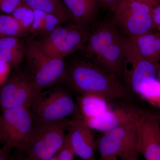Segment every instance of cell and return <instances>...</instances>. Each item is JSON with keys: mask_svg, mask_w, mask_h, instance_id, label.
<instances>
[{"mask_svg": "<svg viewBox=\"0 0 160 160\" xmlns=\"http://www.w3.org/2000/svg\"><path fill=\"white\" fill-rule=\"evenodd\" d=\"M24 3L23 0H0V11L5 14H11Z\"/></svg>", "mask_w": 160, "mask_h": 160, "instance_id": "4316f807", "label": "cell"}, {"mask_svg": "<svg viewBox=\"0 0 160 160\" xmlns=\"http://www.w3.org/2000/svg\"><path fill=\"white\" fill-rule=\"evenodd\" d=\"M1 143H0V145H1ZM1 148V146H0V148Z\"/></svg>", "mask_w": 160, "mask_h": 160, "instance_id": "60d3db41", "label": "cell"}, {"mask_svg": "<svg viewBox=\"0 0 160 160\" xmlns=\"http://www.w3.org/2000/svg\"><path fill=\"white\" fill-rule=\"evenodd\" d=\"M159 5H160V0H159Z\"/></svg>", "mask_w": 160, "mask_h": 160, "instance_id": "ab89813d", "label": "cell"}, {"mask_svg": "<svg viewBox=\"0 0 160 160\" xmlns=\"http://www.w3.org/2000/svg\"><path fill=\"white\" fill-rule=\"evenodd\" d=\"M152 8L133 0H120L112 10V22L129 37L135 38L152 31Z\"/></svg>", "mask_w": 160, "mask_h": 160, "instance_id": "52a82bcc", "label": "cell"}, {"mask_svg": "<svg viewBox=\"0 0 160 160\" xmlns=\"http://www.w3.org/2000/svg\"><path fill=\"white\" fill-rule=\"evenodd\" d=\"M77 100L80 111L85 119L96 117L111 108L109 102L94 95H79Z\"/></svg>", "mask_w": 160, "mask_h": 160, "instance_id": "d6986e66", "label": "cell"}, {"mask_svg": "<svg viewBox=\"0 0 160 160\" xmlns=\"http://www.w3.org/2000/svg\"><path fill=\"white\" fill-rule=\"evenodd\" d=\"M38 94L29 75H15L0 89V108L2 111L15 107L30 108Z\"/></svg>", "mask_w": 160, "mask_h": 160, "instance_id": "9c48e42d", "label": "cell"}, {"mask_svg": "<svg viewBox=\"0 0 160 160\" xmlns=\"http://www.w3.org/2000/svg\"><path fill=\"white\" fill-rule=\"evenodd\" d=\"M72 24L60 26L49 33L42 36L39 40H35L40 48L49 55L52 52L66 37L71 29Z\"/></svg>", "mask_w": 160, "mask_h": 160, "instance_id": "44dd1931", "label": "cell"}, {"mask_svg": "<svg viewBox=\"0 0 160 160\" xmlns=\"http://www.w3.org/2000/svg\"><path fill=\"white\" fill-rule=\"evenodd\" d=\"M118 157L114 156L101 157V160H119Z\"/></svg>", "mask_w": 160, "mask_h": 160, "instance_id": "836d02e7", "label": "cell"}, {"mask_svg": "<svg viewBox=\"0 0 160 160\" xmlns=\"http://www.w3.org/2000/svg\"><path fill=\"white\" fill-rule=\"evenodd\" d=\"M33 122L30 108L3 110L0 115V143L9 149L26 151Z\"/></svg>", "mask_w": 160, "mask_h": 160, "instance_id": "277c9868", "label": "cell"}, {"mask_svg": "<svg viewBox=\"0 0 160 160\" xmlns=\"http://www.w3.org/2000/svg\"><path fill=\"white\" fill-rule=\"evenodd\" d=\"M120 38L113 22L103 23L89 34L86 41V55L94 62L109 46Z\"/></svg>", "mask_w": 160, "mask_h": 160, "instance_id": "7c38bea8", "label": "cell"}, {"mask_svg": "<svg viewBox=\"0 0 160 160\" xmlns=\"http://www.w3.org/2000/svg\"><path fill=\"white\" fill-rule=\"evenodd\" d=\"M66 78L79 95H94L109 102L126 100L131 96L119 78L95 62L82 61L74 63L67 69Z\"/></svg>", "mask_w": 160, "mask_h": 160, "instance_id": "6da1fadb", "label": "cell"}, {"mask_svg": "<svg viewBox=\"0 0 160 160\" xmlns=\"http://www.w3.org/2000/svg\"><path fill=\"white\" fill-rule=\"evenodd\" d=\"M79 108L71 95L61 89L41 92L30 107L34 121L54 122L67 118Z\"/></svg>", "mask_w": 160, "mask_h": 160, "instance_id": "5b68a950", "label": "cell"}, {"mask_svg": "<svg viewBox=\"0 0 160 160\" xmlns=\"http://www.w3.org/2000/svg\"><path fill=\"white\" fill-rule=\"evenodd\" d=\"M135 123L138 152L145 160H160V122L157 113L138 107Z\"/></svg>", "mask_w": 160, "mask_h": 160, "instance_id": "ba28073f", "label": "cell"}, {"mask_svg": "<svg viewBox=\"0 0 160 160\" xmlns=\"http://www.w3.org/2000/svg\"><path fill=\"white\" fill-rule=\"evenodd\" d=\"M157 28V29H158L159 31L160 32V25H159V26H158V27Z\"/></svg>", "mask_w": 160, "mask_h": 160, "instance_id": "f35d334b", "label": "cell"}, {"mask_svg": "<svg viewBox=\"0 0 160 160\" xmlns=\"http://www.w3.org/2000/svg\"><path fill=\"white\" fill-rule=\"evenodd\" d=\"M69 118L54 122L34 121L26 151L31 160H49L65 142Z\"/></svg>", "mask_w": 160, "mask_h": 160, "instance_id": "3957f363", "label": "cell"}, {"mask_svg": "<svg viewBox=\"0 0 160 160\" xmlns=\"http://www.w3.org/2000/svg\"><path fill=\"white\" fill-rule=\"evenodd\" d=\"M133 1L146 4L152 8H153V7L159 5V0H133Z\"/></svg>", "mask_w": 160, "mask_h": 160, "instance_id": "d6a6232c", "label": "cell"}, {"mask_svg": "<svg viewBox=\"0 0 160 160\" xmlns=\"http://www.w3.org/2000/svg\"><path fill=\"white\" fill-rule=\"evenodd\" d=\"M9 160H10V159H9ZM31 160L28 157L26 158H20L16 159L14 160Z\"/></svg>", "mask_w": 160, "mask_h": 160, "instance_id": "d590c367", "label": "cell"}, {"mask_svg": "<svg viewBox=\"0 0 160 160\" xmlns=\"http://www.w3.org/2000/svg\"><path fill=\"white\" fill-rule=\"evenodd\" d=\"M120 0H100L101 4L103 7L113 10L117 5Z\"/></svg>", "mask_w": 160, "mask_h": 160, "instance_id": "f546056e", "label": "cell"}, {"mask_svg": "<svg viewBox=\"0 0 160 160\" xmlns=\"http://www.w3.org/2000/svg\"><path fill=\"white\" fill-rule=\"evenodd\" d=\"M124 49L120 38L109 46L94 62L104 70L121 78L122 73Z\"/></svg>", "mask_w": 160, "mask_h": 160, "instance_id": "9a60e30c", "label": "cell"}, {"mask_svg": "<svg viewBox=\"0 0 160 160\" xmlns=\"http://www.w3.org/2000/svg\"><path fill=\"white\" fill-rule=\"evenodd\" d=\"M89 35L86 27L72 24L71 29L66 37L49 56L63 59L81 48L87 41Z\"/></svg>", "mask_w": 160, "mask_h": 160, "instance_id": "5bb4252c", "label": "cell"}, {"mask_svg": "<svg viewBox=\"0 0 160 160\" xmlns=\"http://www.w3.org/2000/svg\"><path fill=\"white\" fill-rule=\"evenodd\" d=\"M97 150L101 157L122 156L133 151L137 150V142L120 137L108 132L103 134L96 141Z\"/></svg>", "mask_w": 160, "mask_h": 160, "instance_id": "4fadbf2b", "label": "cell"}, {"mask_svg": "<svg viewBox=\"0 0 160 160\" xmlns=\"http://www.w3.org/2000/svg\"><path fill=\"white\" fill-rule=\"evenodd\" d=\"M75 24L86 27L94 13V0H62Z\"/></svg>", "mask_w": 160, "mask_h": 160, "instance_id": "ac0fdd59", "label": "cell"}, {"mask_svg": "<svg viewBox=\"0 0 160 160\" xmlns=\"http://www.w3.org/2000/svg\"><path fill=\"white\" fill-rule=\"evenodd\" d=\"M122 40L124 62L122 78L131 95L136 96L144 82L151 78H157L158 65L143 57L131 38Z\"/></svg>", "mask_w": 160, "mask_h": 160, "instance_id": "8992f818", "label": "cell"}, {"mask_svg": "<svg viewBox=\"0 0 160 160\" xmlns=\"http://www.w3.org/2000/svg\"><path fill=\"white\" fill-rule=\"evenodd\" d=\"M138 107L131 104L110 109L96 117L85 119L90 129L106 132L133 121Z\"/></svg>", "mask_w": 160, "mask_h": 160, "instance_id": "8fae6325", "label": "cell"}, {"mask_svg": "<svg viewBox=\"0 0 160 160\" xmlns=\"http://www.w3.org/2000/svg\"><path fill=\"white\" fill-rule=\"evenodd\" d=\"M11 15L29 32L34 19V11L25 3L18 7Z\"/></svg>", "mask_w": 160, "mask_h": 160, "instance_id": "603a6c76", "label": "cell"}, {"mask_svg": "<svg viewBox=\"0 0 160 160\" xmlns=\"http://www.w3.org/2000/svg\"><path fill=\"white\" fill-rule=\"evenodd\" d=\"M9 148L5 146L0 148V160H9Z\"/></svg>", "mask_w": 160, "mask_h": 160, "instance_id": "1f68e13d", "label": "cell"}, {"mask_svg": "<svg viewBox=\"0 0 160 160\" xmlns=\"http://www.w3.org/2000/svg\"><path fill=\"white\" fill-rule=\"evenodd\" d=\"M26 55V46L18 38H0V58L5 62L18 66Z\"/></svg>", "mask_w": 160, "mask_h": 160, "instance_id": "e0dca14e", "label": "cell"}, {"mask_svg": "<svg viewBox=\"0 0 160 160\" xmlns=\"http://www.w3.org/2000/svg\"><path fill=\"white\" fill-rule=\"evenodd\" d=\"M70 118L67 132L75 154L83 160H96V141L80 109Z\"/></svg>", "mask_w": 160, "mask_h": 160, "instance_id": "30bf717a", "label": "cell"}, {"mask_svg": "<svg viewBox=\"0 0 160 160\" xmlns=\"http://www.w3.org/2000/svg\"><path fill=\"white\" fill-rule=\"evenodd\" d=\"M49 160H58L57 157L56 155V154L54 156H53Z\"/></svg>", "mask_w": 160, "mask_h": 160, "instance_id": "8d00e7d4", "label": "cell"}, {"mask_svg": "<svg viewBox=\"0 0 160 160\" xmlns=\"http://www.w3.org/2000/svg\"><path fill=\"white\" fill-rule=\"evenodd\" d=\"M94 1H96V0H94Z\"/></svg>", "mask_w": 160, "mask_h": 160, "instance_id": "b9f144b4", "label": "cell"}, {"mask_svg": "<svg viewBox=\"0 0 160 160\" xmlns=\"http://www.w3.org/2000/svg\"><path fill=\"white\" fill-rule=\"evenodd\" d=\"M62 24H63L62 22L55 16L47 13L45 18L44 26L40 35L42 36L47 34L57 28L58 26H61Z\"/></svg>", "mask_w": 160, "mask_h": 160, "instance_id": "484cf974", "label": "cell"}, {"mask_svg": "<svg viewBox=\"0 0 160 160\" xmlns=\"http://www.w3.org/2000/svg\"><path fill=\"white\" fill-rule=\"evenodd\" d=\"M137 150H133L121 157V160H139Z\"/></svg>", "mask_w": 160, "mask_h": 160, "instance_id": "4dcf8cb0", "label": "cell"}, {"mask_svg": "<svg viewBox=\"0 0 160 160\" xmlns=\"http://www.w3.org/2000/svg\"><path fill=\"white\" fill-rule=\"evenodd\" d=\"M157 113V114L158 115V116L160 122V111L159 112H158V113Z\"/></svg>", "mask_w": 160, "mask_h": 160, "instance_id": "74e56055", "label": "cell"}, {"mask_svg": "<svg viewBox=\"0 0 160 160\" xmlns=\"http://www.w3.org/2000/svg\"><path fill=\"white\" fill-rule=\"evenodd\" d=\"M24 2L33 10H40L55 16L64 23L70 17L62 0H23Z\"/></svg>", "mask_w": 160, "mask_h": 160, "instance_id": "ffe728a7", "label": "cell"}, {"mask_svg": "<svg viewBox=\"0 0 160 160\" xmlns=\"http://www.w3.org/2000/svg\"><path fill=\"white\" fill-rule=\"evenodd\" d=\"M34 11V19L32 25L29 32L34 35L41 34L42 30L46 13L44 12L38 10Z\"/></svg>", "mask_w": 160, "mask_h": 160, "instance_id": "d4e9b609", "label": "cell"}, {"mask_svg": "<svg viewBox=\"0 0 160 160\" xmlns=\"http://www.w3.org/2000/svg\"><path fill=\"white\" fill-rule=\"evenodd\" d=\"M157 78L160 82V62L158 65L157 72Z\"/></svg>", "mask_w": 160, "mask_h": 160, "instance_id": "e575fe53", "label": "cell"}, {"mask_svg": "<svg viewBox=\"0 0 160 160\" xmlns=\"http://www.w3.org/2000/svg\"><path fill=\"white\" fill-rule=\"evenodd\" d=\"M26 56L31 72L29 76L38 93L66 78L67 68L63 59L48 55L34 39L26 42Z\"/></svg>", "mask_w": 160, "mask_h": 160, "instance_id": "7a4b0ae2", "label": "cell"}, {"mask_svg": "<svg viewBox=\"0 0 160 160\" xmlns=\"http://www.w3.org/2000/svg\"><path fill=\"white\" fill-rule=\"evenodd\" d=\"M28 32L11 15L0 14V38L21 37Z\"/></svg>", "mask_w": 160, "mask_h": 160, "instance_id": "7402d4cb", "label": "cell"}, {"mask_svg": "<svg viewBox=\"0 0 160 160\" xmlns=\"http://www.w3.org/2000/svg\"><path fill=\"white\" fill-rule=\"evenodd\" d=\"M58 160H74V152L72 149L69 135L67 132L65 142L56 154Z\"/></svg>", "mask_w": 160, "mask_h": 160, "instance_id": "cb8c5ba5", "label": "cell"}, {"mask_svg": "<svg viewBox=\"0 0 160 160\" xmlns=\"http://www.w3.org/2000/svg\"><path fill=\"white\" fill-rule=\"evenodd\" d=\"M143 57L158 65L160 62V32H149L142 35L131 38Z\"/></svg>", "mask_w": 160, "mask_h": 160, "instance_id": "2e32d148", "label": "cell"}, {"mask_svg": "<svg viewBox=\"0 0 160 160\" xmlns=\"http://www.w3.org/2000/svg\"><path fill=\"white\" fill-rule=\"evenodd\" d=\"M152 17L154 28H157L160 25V5L152 8Z\"/></svg>", "mask_w": 160, "mask_h": 160, "instance_id": "f1b7e54d", "label": "cell"}, {"mask_svg": "<svg viewBox=\"0 0 160 160\" xmlns=\"http://www.w3.org/2000/svg\"><path fill=\"white\" fill-rule=\"evenodd\" d=\"M10 71V65L0 58V85L6 82Z\"/></svg>", "mask_w": 160, "mask_h": 160, "instance_id": "83f0119b", "label": "cell"}]
</instances>
